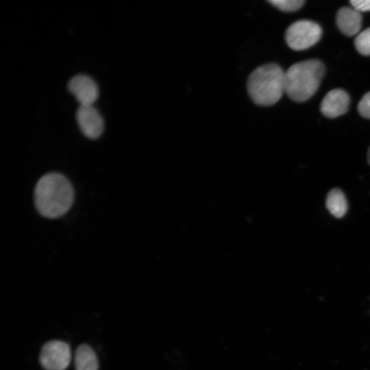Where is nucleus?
<instances>
[{
	"mask_svg": "<svg viewBox=\"0 0 370 370\" xmlns=\"http://www.w3.org/2000/svg\"><path fill=\"white\" fill-rule=\"evenodd\" d=\"M325 66L317 59L297 62L284 73V91L296 102H304L318 90L325 74Z\"/></svg>",
	"mask_w": 370,
	"mask_h": 370,
	"instance_id": "f03ea898",
	"label": "nucleus"
},
{
	"mask_svg": "<svg viewBox=\"0 0 370 370\" xmlns=\"http://www.w3.org/2000/svg\"><path fill=\"white\" fill-rule=\"evenodd\" d=\"M362 21L360 12L353 8L343 7L336 13V25L347 36H353L360 32Z\"/></svg>",
	"mask_w": 370,
	"mask_h": 370,
	"instance_id": "1a4fd4ad",
	"label": "nucleus"
},
{
	"mask_svg": "<svg viewBox=\"0 0 370 370\" xmlns=\"http://www.w3.org/2000/svg\"><path fill=\"white\" fill-rule=\"evenodd\" d=\"M359 114L365 119H370V91L365 93L358 104Z\"/></svg>",
	"mask_w": 370,
	"mask_h": 370,
	"instance_id": "4468645a",
	"label": "nucleus"
},
{
	"mask_svg": "<svg viewBox=\"0 0 370 370\" xmlns=\"http://www.w3.org/2000/svg\"><path fill=\"white\" fill-rule=\"evenodd\" d=\"M77 123L81 132L90 139H97L103 133L104 122L99 111L93 106H79L76 112Z\"/></svg>",
	"mask_w": 370,
	"mask_h": 370,
	"instance_id": "423d86ee",
	"label": "nucleus"
},
{
	"mask_svg": "<svg viewBox=\"0 0 370 370\" xmlns=\"http://www.w3.org/2000/svg\"><path fill=\"white\" fill-rule=\"evenodd\" d=\"M321 36L322 29L318 23L310 20H299L287 28L285 40L292 49L302 51L315 45Z\"/></svg>",
	"mask_w": 370,
	"mask_h": 370,
	"instance_id": "20e7f679",
	"label": "nucleus"
},
{
	"mask_svg": "<svg viewBox=\"0 0 370 370\" xmlns=\"http://www.w3.org/2000/svg\"><path fill=\"white\" fill-rule=\"evenodd\" d=\"M326 207L335 217L344 216L347 210V203L343 193L338 188L331 190L327 196Z\"/></svg>",
	"mask_w": 370,
	"mask_h": 370,
	"instance_id": "9b49d317",
	"label": "nucleus"
},
{
	"mask_svg": "<svg viewBox=\"0 0 370 370\" xmlns=\"http://www.w3.org/2000/svg\"><path fill=\"white\" fill-rule=\"evenodd\" d=\"M74 365L75 370H98L99 368L97 354L86 344L80 345L76 349Z\"/></svg>",
	"mask_w": 370,
	"mask_h": 370,
	"instance_id": "9d476101",
	"label": "nucleus"
},
{
	"mask_svg": "<svg viewBox=\"0 0 370 370\" xmlns=\"http://www.w3.org/2000/svg\"><path fill=\"white\" fill-rule=\"evenodd\" d=\"M74 201V189L63 175L51 172L42 175L34 188V204L40 215L56 219L66 214Z\"/></svg>",
	"mask_w": 370,
	"mask_h": 370,
	"instance_id": "f257e3e1",
	"label": "nucleus"
},
{
	"mask_svg": "<svg viewBox=\"0 0 370 370\" xmlns=\"http://www.w3.org/2000/svg\"><path fill=\"white\" fill-rule=\"evenodd\" d=\"M273 6L283 12H295L299 10L304 4V0H270Z\"/></svg>",
	"mask_w": 370,
	"mask_h": 370,
	"instance_id": "ddd939ff",
	"label": "nucleus"
},
{
	"mask_svg": "<svg viewBox=\"0 0 370 370\" xmlns=\"http://www.w3.org/2000/svg\"><path fill=\"white\" fill-rule=\"evenodd\" d=\"M71 351L69 345L62 341L46 343L40 350L39 361L45 370H65L70 364Z\"/></svg>",
	"mask_w": 370,
	"mask_h": 370,
	"instance_id": "39448f33",
	"label": "nucleus"
},
{
	"mask_svg": "<svg viewBox=\"0 0 370 370\" xmlns=\"http://www.w3.org/2000/svg\"><path fill=\"white\" fill-rule=\"evenodd\" d=\"M368 160H369V162L370 164V147H369V151H368Z\"/></svg>",
	"mask_w": 370,
	"mask_h": 370,
	"instance_id": "dca6fc26",
	"label": "nucleus"
},
{
	"mask_svg": "<svg viewBox=\"0 0 370 370\" xmlns=\"http://www.w3.org/2000/svg\"><path fill=\"white\" fill-rule=\"evenodd\" d=\"M68 89L80 106L93 105L99 97V88L95 82L89 76L79 74L71 79Z\"/></svg>",
	"mask_w": 370,
	"mask_h": 370,
	"instance_id": "0eeeda50",
	"label": "nucleus"
},
{
	"mask_svg": "<svg viewBox=\"0 0 370 370\" xmlns=\"http://www.w3.org/2000/svg\"><path fill=\"white\" fill-rule=\"evenodd\" d=\"M349 103V95L343 89L335 88L329 91L323 97L320 110L325 116L333 119L347 112Z\"/></svg>",
	"mask_w": 370,
	"mask_h": 370,
	"instance_id": "6e6552de",
	"label": "nucleus"
},
{
	"mask_svg": "<svg viewBox=\"0 0 370 370\" xmlns=\"http://www.w3.org/2000/svg\"><path fill=\"white\" fill-rule=\"evenodd\" d=\"M349 3L359 12L370 11V0H352Z\"/></svg>",
	"mask_w": 370,
	"mask_h": 370,
	"instance_id": "2eb2a0df",
	"label": "nucleus"
},
{
	"mask_svg": "<svg viewBox=\"0 0 370 370\" xmlns=\"http://www.w3.org/2000/svg\"><path fill=\"white\" fill-rule=\"evenodd\" d=\"M284 71L275 63L260 66L249 75L247 88L251 100L258 106L277 103L284 91Z\"/></svg>",
	"mask_w": 370,
	"mask_h": 370,
	"instance_id": "7ed1b4c3",
	"label": "nucleus"
},
{
	"mask_svg": "<svg viewBox=\"0 0 370 370\" xmlns=\"http://www.w3.org/2000/svg\"><path fill=\"white\" fill-rule=\"evenodd\" d=\"M356 50L362 56H370V27L359 33L354 39Z\"/></svg>",
	"mask_w": 370,
	"mask_h": 370,
	"instance_id": "f8f14e48",
	"label": "nucleus"
}]
</instances>
